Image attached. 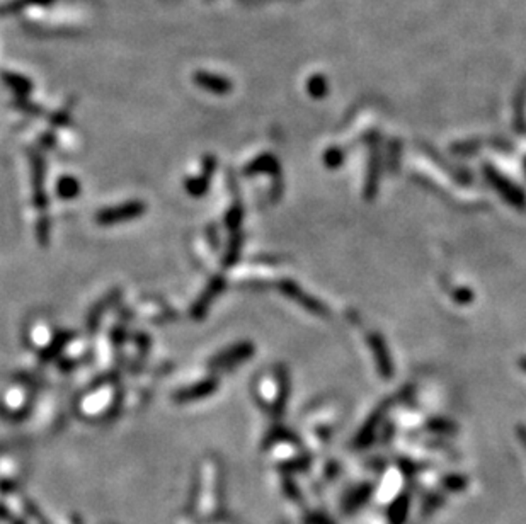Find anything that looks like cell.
Wrapping results in <instances>:
<instances>
[{
    "mask_svg": "<svg viewBox=\"0 0 526 524\" xmlns=\"http://www.w3.org/2000/svg\"><path fill=\"white\" fill-rule=\"evenodd\" d=\"M145 212V204L141 201H130V203H124L122 206H116V208L104 209V212L97 213L96 220L99 225H114V223H122L132 218L140 217Z\"/></svg>",
    "mask_w": 526,
    "mask_h": 524,
    "instance_id": "1",
    "label": "cell"
},
{
    "mask_svg": "<svg viewBox=\"0 0 526 524\" xmlns=\"http://www.w3.org/2000/svg\"><path fill=\"white\" fill-rule=\"evenodd\" d=\"M252 352H254V347L252 344H249V342L234 346V347H230V349L223 351L222 354L217 356V358L211 359L210 366L213 369L215 368H232V366H235V364L242 363V361L251 358Z\"/></svg>",
    "mask_w": 526,
    "mask_h": 524,
    "instance_id": "2",
    "label": "cell"
},
{
    "mask_svg": "<svg viewBox=\"0 0 526 524\" xmlns=\"http://www.w3.org/2000/svg\"><path fill=\"white\" fill-rule=\"evenodd\" d=\"M195 82L200 85L201 89L210 90L213 94H227L232 90V82L227 80L225 77L208 74V72H198L195 75Z\"/></svg>",
    "mask_w": 526,
    "mask_h": 524,
    "instance_id": "3",
    "label": "cell"
},
{
    "mask_svg": "<svg viewBox=\"0 0 526 524\" xmlns=\"http://www.w3.org/2000/svg\"><path fill=\"white\" fill-rule=\"evenodd\" d=\"M223 286H225V281H223V278H215L213 281L210 283V286L206 288L205 293L201 295V298L198 300V303L195 305V308H193V317H195L196 320H201L203 317H205L206 310H208L211 300L215 298V296L222 293Z\"/></svg>",
    "mask_w": 526,
    "mask_h": 524,
    "instance_id": "4",
    "label": "cell"
},
{
    "mask_svg": "<svg viewBox=\"0 0 526 524\" xmlns=\"http://www.w3.org/2000/svg\"><path fill=\"white\" fill-rule=\"evenodd\" d=\"M217 386H218L217 380L201 381V383L191 386V388L181 390V392L176 395V398H178V402L198 400V398H201V397H205V395H210L211 392H215V388H217Z\"/></svg>",
    "mask_w": 526,
    "mask_h": 524,
    "instance_id": "5",
    "label": "cell"
},
{
    "mask_svg": "<svg viewBox=\"0 0 526 524\" xmlns=\"http://www.w3.org/2000/svg\"><path fill=\"white\" fill-rule=\"evenodd\" d=\"M34 203L40 212L46 209V196L45 189H43V160L41 158H34Z\"/></svg>",
    "mask_w": 526,
    "mask_h": 524,
    "instance_id": "6",
    "label": "cell"
},
{
    "mask_svg": "<svg viewBox=\"0 0 526 524\" xmlns=\"http://www.w3.org/2000/svg\"><path fill=\"white\" fill-rule=\"evenodd\" d=\"M2 79H4V82L7 84V87H11L12 90H14L17 96H28L33 89V84L23 75L11 74V72H7V74L2 75Z\"/></svg>",
    "mask_w": 526,
    "mask_h": 524,
    "instance_id": "7",
    "label": "cell"
},
{
    "mask_svg": "<svg viewBox=\"0 0 526 524\" xmlns=\"http://www.w3.org/2000/svg\"><path fill=\"white\" fill-rule=\"evenodd\" d=\"M51 2H55V0H12V2H7L6 6L0 9V14H16V12L24 11V9L48 6Z\"/></svg>",
    "mask_w": 526,
    "mask_h": 524,
    "instance_id": "8",
    "label": "cell"
},
{
    "mask_svg": "<svg viewBox=\"0 0 526 524\" xmlns=\"http://www.w3.org/2000/svg\"><path fill=\"white\" fill-rule=\"evenodd\" d=\"M80 191V184L77 182L73 178H62L58 182V192L62 197H67V200H72L79 195Z\"/></svg>",
    "mask_w": 526,
    "mask_h": 524,
    "instance_id": "9",
    "label": "cell"
},
{
    "mask_svg": "<svg viewBox=\"0 0 526 524\" xmlns=\"http://www.w3.org/2000/svg\"><path fill=\"white\" fill-rule=\"evenodd\" d=\"M208 179H210L208 175L203 174L201 178L188 180V182H186V189H188L189 195H193V196L205 195V191H206V189H208V184H210Z\"/></svg>",
    "mask_w": 526,
    "mask_h": 524,
    "instance_id": "10",
    "label": "cell"
},
{
    "mask_svg": "<svg viewBox=\"0 0 526 524\" xmlns=\"http://www.w3.org/2000/svg\"><path fill=\"white\" fill-rule=\"evenodd\" d=\"M240 246H242V235L237 234L235 239L232 240L230 247H228V254L225 257V266L235 264V261L239 259V254H240Z\"/></svg>",
    "mask_w": 526,
    "mask_h": 524,
    "instance_id": "11",
    "label": "cell"
},
{
    "mask_svg": "<svg viewBox=\"0 0 526 524\" xmlns=\"http://www.w3.org/2000/svg\"><path fill=\"white\" fill-rule=\"evenodd\" d=\"M73 337V334H60V336L57 337V341H55V344L53 346H51L50 347V349H46L45 352H43V361H46V359H50L51 358V356H55V354H57V352L60 351V349H62V347L63 346H65L67 344V342L68 341H70V339Z\"/></svg>",
    "mask_w": 526,
    "mask_h": 524,
    "instance_id": "12",
    "label": "cell"
},
{
    "mask_svg": "<svg viewBox=\"0 0 526 524\" xmlns=\"http://www.w3.org/2000/svg\"><path fill=\"white\" fill-rule=\"evenodd\" d=\"M242 214H244V209L240 208V206H234V208L230 209V213L227 214L228 229H237L240 220H242Z\"/></svg>",
    "mask_w": 526,
    "mask_h": 524,
    "instance_id": "13",
    "label": "cell"
}]
</instances>
